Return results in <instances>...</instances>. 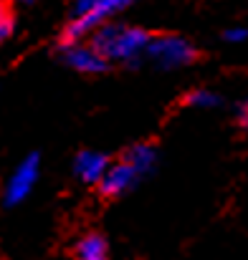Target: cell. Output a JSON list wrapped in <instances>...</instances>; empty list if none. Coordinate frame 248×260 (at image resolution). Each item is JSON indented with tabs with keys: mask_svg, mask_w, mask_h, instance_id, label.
<instances>
[{
	"mask_svg": "<svg viewBox=\"0 0 248 260\" xmlns=\"http://www.w3.org/2000/svg\"><path fill=\"white\" fill-rule=\"evenodd\" d=\"M145 56L162 71H175V69H185L190 63H195L198 58V48L175 33H165V36H152L147 43Z\"/></svg>",
	"mask_w": 248,
	"mask_h": 260,
	"instance_id": "7a4b0ae2",
	"label": "cell"
},
{
	"mask_svg": "<svg viewBox=\"0 0 248 260\" xmlns=\"http://www.w3.org/2000/svg\"><path fill=\"white\" fill-rule=\"evenodd\" d=\"M109 157L104 152H96V149H84L74 157V174L76 179L84 184H96L101 179L104 170L109 167Z\"/></svg>",
	"mask_w": 248,
	"mask_h": 260,
	"instance_id": "52a82bcc",
	"label": "cell"
},
{
	"mask_svg": "<svg viewBox=\"0 0 248 260\" xmlns=\"http://www.w3.org/2000/svg\"><path fill=\"white\" fill-rule=\"evenodd\" d=\"M236 119H238L241 126L248 121V104L246 101H238V104H236Z\"/></svg>",
	"mask_w": 248,
	"mask_h": 260,
	"instance_id": "4fadbf2b",
	"label": "cell"
},
{
	"mask_svg": "<svg viewBox=\"0 0 248 260\" xmlns=\"http://www.w3.org/2000/svg\"><path fill=\"white\" fill-rule=\"evenodd\" d=\"M134 3H137V0H94V5H91L86 13L74 15V18L69 20V25H66V30H64V41H84V38H89V33H91L96 25H101L104 20L114 18L117 13L132 8Z\"/></svg>",
	"mask_w": 248,
	"mask_h": 260,
	"instance_id": "3957f363",
	"label": "cell"
},
{
	"mask_svg": "<svg viewBox=\"0 0 248 260\" xmlns=\"http://www.w3.org/2000/svg\"><path fill=\"white\" fill-rule=\"evenodd\" d=\"M74 253H76V258L81 260H104L109 255V243L99 233H86V235L79 238Z\"/></svg>",
	"mask_w": 248,
	"mask_h": 260,
	"instance_id": "9c48e42d",
	"label": "cell"
},
{
	"mask_svg": "<svg viewBox=\"0 0 248 260\" xmlns=\"http://www.w3.org/2000/svg\"><path fill=\"white\" fill-rule=\"evenodd\" d=\"M23 3H33V0H23Z\"/></svg>",
	"mask_w": 248,
	"mask_h": 260,
	"instance_id": "5bb4252c",
	"label": "cell"
},
{
	"mask_svg": "<svg viewBox=\"0 0 248 260\" xmlns=\"http://www.w3.org/2000/svg\"><path fill=\"white\" fill-rule=\"evenodd\" d=\"M64 63L86 76H96L109 69V61L91 43H81V41H64Z\"/></svg>",
	"mask_w": 248,
	"mask_h": 260,
	"instance_id": "5b68a950",
	"label": "cell"
},
{
	"mask_svg": "<svg viewBox=\"0 0 248 260\" xmlns=\"http://www.w3.org/2000/svg\"><path fill=\"white\" fill-rule=\"evenodd\" d=\"M246 28L243 25H233V28H228L226 33H223V38L228 41V43H243L246 41Z\"/></svg>",
	"mask_w": 248,
	"mask_h": 260,
	"instance_id": "7c38bea8",
	"label": "cell"
},
{
	"mask_svg": "<svg viewBox=\"0 0 248 260\" xmlns=\"http://www.w3.org/2000/svg\"><path fill=\"white\" fill-rule=\"evenodd\" d=\"M38 174H41V157L33 152L28 157L20 159V165L13 170V174L8 177L5 182V189H3V202L8 207H15L20 202H25L31 197V192L36 189V182H38Z\"/></svg>",
	"mask_w": 248,
	"mask_h": 260,
	"instance_id": "277c9868",
	"label": "cell"
},
{
	"mask_svg": "<svg viewBox=\"0 0 248 260\" xmlns=\"http://www.w3.org/2000/svg\"><path fill=\"white\" fill-rule=\"evenodd\" d=\"M13 30H15V13H13L10 3L0 0V46L13 36Z\"/></svg>",
	"mask_w": 248,
	"mask_h": 260,
	"instance_id": "8fae6325",
	"label": "cell"
},
{
	"mask_svg": "<svg viewBox=\"0 0 248 260\" xmlns=\"http://www.w3.org/2000/svg\"><path fill=\"white\" fill-rule=\"evenodd\" d=\"M152 33L137 25L109 23L104 20L89 33V43L109 61V63H137L150 43Z\"/></svg>",
	"mask_w": 248,
	"mask_h": 260,
	"instance_id": "6da1fadb",
	"label": "cell"
},
{
	"mask_svg": "<svg viewBox=\"0 0 248 260\" xmlns=\"http://www.w3.org/2000/svg\"><path fill=\"white\" fill-rule=\"evenodd\" d=\"M140 179H142V174L122 157L119 162H109V167L104 170L101 179L96 184H99V189H101L104 197H119V194L134 189Z\"/></svg>",
	"mask_w": 248,
	"mask_h": 260,
	"instance_id": "8992f818",
	"label": "cell"
},
{
	"mask_svg": "<svg viewBox=\"0 0 248 260\" xmlns=\"http://www.w3.org/2000/svg\"><path fill=\"white\" fill-rule=\"evenodd\" d=\"M124 159L142 177H147V174L155 172V167H157V149L152 144H147V142L145 144H134V147H129L124 152Z\"/></svg>",
	"mask_w": 248,
	"mask_h": 260,
	"instance_id": "ba28073f",
	"label": "cell"
},
{
	"mask_svg": "<svg viewBox=\"0 0 248 260\" xmlns=\"http://www.w3.org/2000/svg\"><path fill=\"white\" fill-rule=\"evenodd\" d=\"M182 104L190 106V109H215V106L223 104V96L213 88H195L182 99Z\"/></svg>",
	"mask_w": 248,
	"mask_h": 260,
	"instance_id": "30bf717a",
	"label": "cell"
}]
</instances>
